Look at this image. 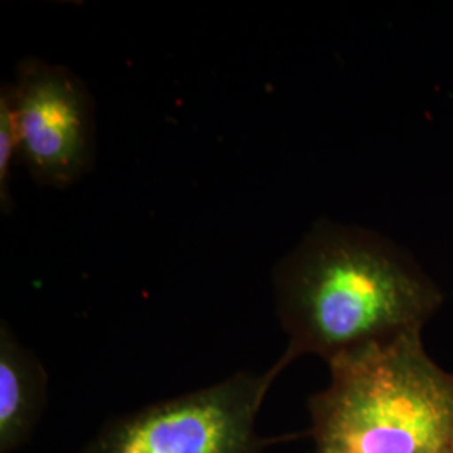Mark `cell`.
Segmentation results:
<instances>
[{
  "mask_svg": "<svg viewBox=\"0 0 453 453\" xmlns=\"http://www.w3.org/2000/svg\"><path fill=\"white\" fill-rule=\"evenodd\" d=\"M20 155V143L17 134L16 114L9 86L4 84L0 89V205L2 211L12 209V163Z\"/></svg>",
  "mask_w": 453,
  "mask_h": 453,
  "instance_id": "6",
  "label": "cell"
},
{
  "mask_svg": "<svg viewBox=\"0 0 453 453\" xmlns=\"http://www.w3.org/2000/svg\"><path fill=\"white\" fill-rule=\"evenodd\" d=\"M282 357L326 363L421 333L443 304L437 282L405 249L359 226L319 220L274 269Z\"/></svg>",
  "mask_w": 453,
  "mask_h": 453,
  "instance_id": "1",
  "label": "cell"
},
{
  "mask_svg": "<svg viewBox=\"0 0 453 453\" xmlns=\"http://www.w3.org/2000/svg\"><path fill=\"white\" fill-rule=\"evenodd\" d=\"M48 398V372L16 340L0 329V453H12L33 437Z\"/></svg>",
  "mask_w": 453,
  "mask_h": 453,
  "instance_id": "5",
  "label": "cell"
},
{
  "mask_svg": "<svg viewBox=\"0 0 453 453\" xmlns=\"http://www.w3.org/2000/svg\"><path fill=\"white\" fill-rule=\"evenodd\" d=\"M16 114L20 158L41 185L65 188L95 160V103L67 67L31 58L7 82Z\"/></svg>",
  "mask_w": 453,
  "mask_h": 453,
  "instance_id": "4",
  "label": "cell"
},
{
  "mask_svg": "<svg viewBox=\"0 0 453 453\" xmlns=\"http://www.w3.org/2000/svg\"><path fill=\"white\" fill-rule=\"evenodd\" d=\"M327 366V388L309 400L316 453H453V372L421 333Z\"/></svg>",
  "mask_w": 453,
  "mask_h": 453,
  "instance_id": "2",
  "label": "cell"
},
{
  "mask_svg": "<svg viewBox=\"0 0 453 453\" xmlns=\"http://www.w3.org/2000/svg\"><path fill=\"white\" fill-rule=\"evenodd\" d=\"M289 363L241 372L207 388L146 406L103 426L80 453H260L256 432L264 398Z\"/></svg>",
  "mask_w": 453,
  "mask_h": 453,
  "instance_id": "3",
  "label": "cell"
}]
</instances>
